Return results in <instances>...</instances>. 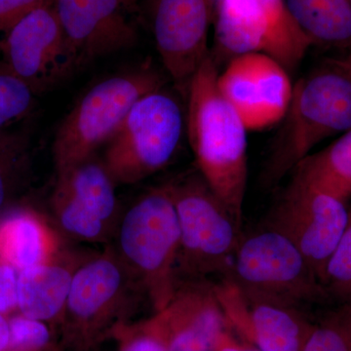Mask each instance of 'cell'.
I'll return each instance as SVG.
<instances>
[{"label":"cell","instance_id":"e0dca14e","mask_svg":"<svg viewBox=\"0 0 351 351\" xmlns=\"http://www.w3.org/2000/svg\"><path fill=\"white\" fill-rule=\"evenodd\" d=\"M59 239L32 208L12 207L0 214V261L16 269H29L59 255Z\"/></svg>","mask_w":351,"mask_h":351},{"label":"cell","instance_id":"30bf717a","mask_svg":"<svg viewBox=\"0 0 351 351\" xmlns=\"http://www.w3.org/2000/svg\"><path fill=\"white\" fill-rule=\"evenodd\" d=\"M350 213L346 201L293 175L265 228L295 244L322 284L328 260L348 228Z\"/></svg>","mask_w":351,"mask_h":351},{"label":"cell","instance_id":"6da1fadb","mask_svg":"<svg viewBox=\"0 0 351 351\" xmlns=\"http://www.w3.org/2000/svg\"><path fill=\"white\" fill-rule=\"evenodd\" d=\"M218 75L210 54L186 90V130L201 177L241 226L248 181V129L219 91Z\"/></svg>","mask_w":351,"mask_h":351},{"label":"cell","instance_id":"5bb4252c","mask_svg":"<svg viewBox=\"0 0 351 351\" xmlns=\"http://www.w3.org/2000/svg\"><path fill=\"white\" fill-rule=\"evenodd\" d=\"M133 0H53L77 66L133 47L138 36L127 12Z\"/></svg>","mask_w":351,"mask_h":351},{"label":"cell","instance_id":"e575fe53","mask_svg":"<svg viewBox=\"0 0 351 351\" xmlns=\"http://www.w3.org/2000/svg\"><path fill=\"white\" fill-rule=\"evenodd\" d=\"M350 4H351V0H350Z\"/></svg>","mask_w":351,"mask_h":351},{"label":"cell","instance_id":"f1b7e54d","mask_svg":"<svg viewBox=\"0 0 351 351\" xmlns=\"http://www.w3.org/2000/svg\"><path fill=\"white\" fill-rule=\"evenodd\" d=\"M19 270L0 261V313L9 315L18 311Z\"/></svg>","mask_w":351,"mask_h":351},{"label":"cell","instance_id":"9a60e30c","mask_svg":"<svg viewBox=\"0 0 351 351\" xmlns=\"http://www.w3.org/2000/svg\"><path fill=\"white\" fill-rule=\"evenodd\" d=\"M226 320L239 327L260 351H302L301 323L292 306L239 285L232 276L213 284Z\"/></svg>","mask_w":351,"mask_h":351},{"label":"cell","instance_id":"7402d4cb","mask_svg":"<svg viewBox=\"0 0 351 351\" xmlns=\"http://www.w3.org/2000/svg\"><path fill=\"white\" fill-rule=\"evenodd\" d=\"M31 140L23 131L0 130V214L14 207L31 173Z\"/></svg>","mask_w":351,"mask_h":351},{"label":"cell","instance_id":"83f0119b","mask_svg":"<svg viewBox=\"0 0 351 351\" xmlns=\"http://www.w3.org/2000/svg\"><path fill=\"white\" fill-rule=\"evenodd\" d=\"M52 2L53 0H0V36H5L32 11Z\"/></svg>","mask_w":351,"mask_h":351},{"label":"cell","instance_id":"52a82bcc","mask_svg":"<svg viewBox=\"0 0 351 351\" xmlns=\"http://www.w3.org/2000/svg\"><path fill=\"white\" fill-rule=\"evenodd\" d=\"M184 130V114L174 96L156 90L132 107L107 144L103 162L115 184H136L170 162Z\"/></svg>","mask_w":351,"mask_h":351},{"label":"cell","instance_id":"9c48e42d","mask_svg":"<svg viewBox=\"0 0 351 351\" xmlns=\"http://www.w3.org/2000/svg\"><path fill=\"white\" fill-rule=\"evenodd\" d=\"M232 271L242 287L288 306L328 295L302 252L269 228L241 239Z\"/></svg>","mask_w":351,"mask_h":351},{"label":"cell","instance_id":"4dcf8cb0","mask_svg":"<svg viewBox=\"0 0 351 351\" xmlns=\"http://www.w3.org/2000/svg\"><path fill=\"white\" fill-rule=\"evenodd\" d=\"M10 348V329L8 317L0 313V351L9 350Z\"/></svg>","mask_w":351,"mask_h":351},{"label":"cell","instance_id":"d4e9b609","mask_svg":"<svg viewBox=\"0 0 351 351\" xmlns=\"http://www.w3.org/2000/svg\"><path fill=\"white\" fill-rule=\"evenodd\" d=\"M348 228L325 267L322 286L328 295L351 302V210Z\"/></svg>","mask_w":351,"mask_h":351},{"label":"cell","instance_id":"ba28073f","mask_svg":"<svg viewBox=\"0 0 351 351\" xmlns=\"http://www.w3.org/2000/svg\"><path fill=\"white\" fill-rule=\"evenodd\" d=\"M217 49L234 58L261 53L295 69L313 45L295 25L285 0H214Z\"/></svg>","mask_w":351,"mask_h":351},{"label":"cell","instance_id":"f546056e","mask_svg":"<svg viewBox=\"0 0 351 351\" xmlns=\"http://www.w3.org/2000/svg\"><path fill=\"white\" fill-rule=\"evenodd\" d=\"M215 351H260L254 350V348H244L232 341L225 332H221L219 335L218 341H217Z\"/></svg>","mask_w":351,"mask_h":351},{"label":"cell","instance_id":"cb8c5ba5","mask_svg":"<svg viewBox=\"0 0 351 351\" xmlns=\"http://www.w3.org/2000/svg\"><path fill=\"white\" fill-rule=\"evenodd\" d=\"M36 93L0 64V130L31 113Z\"/></svg>","mask_w":351,"mask_h":351},{"label":"cell","instance_id":"8fae6325","mask_svg":"<svg viewBox=\"0 0 351 351\" xmlns=\"http://www.w3.org/2000/svg\"><path fill=\"white\" fill-rule=\"evenodd\" d=\"M2 66L36 94L56 85L78 68L52 3L32 11L0 40Z\"/></svg>","mask_w":351,"mask_h":351},{"label":"cell","instance_id":"277c9868","mask_svg":"<svg viewBox=\"0 0 351 351\" xmlns=\"http://www.w3.org/2000/svg\"><path fill=\"white\" fill-rule=\"evenodd\" d=\"M143 295L112 246L80 263L64 308V339L75 351L101 345L121 325Z\"/></svg>","mask_w":351,"mask_h":351},{"label":"cell","instance_id":"4fadbf2b","mask_svg":"<svg viewBox=\"0 0 351 351\" xmlns=\"http://www.w3.org/2000/svg\"><path fill=\"white\" fill-rule=\"evenodd\" d=\"M214 0H154L152 32L164 68L176 84L188 90L191 78L210 56Z\"/></svg>","mask_w":351,"mask_h":351},{"label":"cell","instance_id":"d6986e66","mask_svg":"<svg viewBox=\"0 0 351 351\" xmlns=\"http://www.w3.org/2000/svg\"><path fill=\"white\" fill-rule=\"evenodd\" d=\"M285 4L313 45L351 51L350 0H285Z\"/></svg>","mask_w":351,"mask_h":351},{"label":"cell","instance_id":"4316f807","mask_svg":"<svg viewBox=\"0 0 351 351\" xmlns=\"http://www.w3.org/2000/svg\"><path fill=\"white\" fill-rule=\"evenodd\" d=\"M348 327L329 325L307 336L302 351H351V316Z\"/></svg>","mask_w":351,"mask_h":351},{"label":"cell","instance_id":"1f68e13d","mask_svg":"<svg viewBox=\"0 0 351 351\" xmlns=\"http://www.w3.org/2000/svg\"><path fill=\"white\" fill-rule=\"evenodd\" d=\"M326 63L341 69L351 78V51L348 52V54H346L345 56L328 59Z\"/></svg>","mask_w":351,"mask_h":351},{"label":"cell","instance_id":"8992f818","mask_svg":"<svg viewBox=\"0 0 351 351\" xmlns=\"http://www.w3.org/2000/svg\"><path fill=\"white\" fill-rule=\"evenodd\" d=\"M180 230L179 269L191 278L232 271L241 226L199 173L166 184Z\"/></svg>","mask_w":351,"mask_h":351},{"label":"cell","instance_id":"d590c367","mask_svg":"<svg viewBox=\"0 0 351 351\" xmlns=\"http://www.w3.org/2000/svg\"><path fill=\"white\" fill-rule=\"evenodd\" d=\"M117 351H119V350H117Z\"/></svg>","mask_w":351,"mask_h":351},{"label":"cell","instance_id":"7a4b0ae2","mask_svg":"<svg viewBox=\"0 0 351 351\" xmlns=\"http://www.w3.org/2000/svg\"><path fill=\"white\" fill-rule=\"evenodd\" d=\"M112 248L154 311L165 308L175 294L180 251L179 223L166 184L122 215Z\"/></svg>","mask_w":351,"mask_h":351},{"label":"cell","instance_id":"3957f363","mask_svg":"<svg viewBox=\"0 0 351 351\" xmlns=\"http://www.w3.org/2000/svg\"><path fill=\"white\" fill-rule=\"evenodd\" d=\"M326 64V68L302 78L293 89L265 168L269 184L293 172L321 142L351 129V78Z\"/></svg>","mask_w":351,"mask_h":351},{"label":"cell","instance_id":"2e32d148","mask_svg":"<svg viewBox=\"0 0 351 351\" xmlns=\"http://www.w3.org/2000/svg\"><path fill=\"white\" fill-rule=\"evenodd\" d=\"M156 313L167 351H215L226 322L213 284L198 279L178 282L168 306Z\"/></svg>","mask_w":351,"mask_h":351},{"label":"cell","instance_id":"ffe728a7","mask_svg":"<svg viewBox=\"0 0 351 351\" xmlns=\"http://www.w3.org/2000/svg\"><path fill=\"white\" fill-rule=\"evenodd\" d=\"M114 186L103 159L95 156L57 173L56 188L75 198L110 226L117 219Z\"/></svg>","mask_w":351,"mask_h":351},{"label":"cell","instance_id":"484cf974","mask_svg":"<svg viewBox=\"0 0 351 351\" xmlns=\"http://www.w3.org/2000/svg\"><path fill=\"white\" fill-rule=\"evenodd\" d=\"M10 348L15 351H43L50 346L52 332L47 323L22 313L8 317Z\"/></svg>","mask_w":351,"mask_h":351},{"label":"cell","instance_id":"ac0fdd59","mask_svg":"<svg viewBox=\"0 0 351 351\" xmlns=\"http://www.w3.org/2000/svg\"><path fill=\"white\" fill-rule=\"evenodd\" d=\"M80 263L61 254L48 262L21 270L18 278V311L44 321L62 319L73 274Z\"/></svg>","mask_w":351,"mask_h":351},{"label":"cell","instance_id":"603a6c76","mask_svg":"<svg viewBox=\"0 0 351 351\" xmlns=\"http://www.w3.org/2000/svg\"><path fill=\"white\" fill-rule=\"evenodd\" d=\"M53 211L64 233L87 242L103 241L110 226L62 189L55 188Z\"/></svg>","mask_w":351,"mask_h":351},{"label":"cell","instance_id":"836d02e7","mask_svg":"<svg viewBox=\"0 0 351 351\" xmlns=\"http://www.w3.org/2000/svg\"><path fill=\"white\" fill-rule=\"evenodd\" d=\"M7 351H15V350H7Z\"/></svg>","mask_w":351,"mask_h":351},{"label":"cell","instance_id":"44dd1931","mask_svg":"<svg viewBox=\"0 0 351 351\" xmlns=\"http://www.w3.org/2000/svg\"><path fill=\"white\" fill-rule=\"evenodd\" d=\"M293 175L346 202L351 195V129L326 149L309 154Z\"/></svg>","mask_w":351,"mask_h":351},{"label":"cell","instance_id":"5b68a950","mask_svg":"<svg viewBox=\"0 0 351 351\" xmlns=\"http://www.w3.org/2000/svg\"><path fill=\"white\" fill-rule=\"evenodd\" d=\"M162 86L160 73L145 66L106 78L88 90L55 135L53 157L57 173L94 156L114 136L132 107Z\"/></svg>","mask_w":351,"mask_h":351},{"label":"cell","instance_id":"d6a6232c","mask_svg":"<svg viewBox=\"0 0 351 351\" xmlns=\"http://www.w3.org/2000/svg\"><path fill=\"white\" fill-rule=\"evenodd\" d=\"M98 346H95V348H91V350H86V351H99V350H98Z\"/></svg>","mask_w":351,"mask_h":351},{"label":"cell","instance_id":"7c38bea8","mask_svg":"<svg viewBox=\"0 0 351 351\" xmlns=\"http://www.w3.org/2000/svg\"><path fill=\"white\" fill-rule=\"evenodd\" d=\"M218 86L248 130H263L282 121L294 89L287 69L261 53L232 58L219 73Z\"/></svg>","mask_w":351,"mask_h":351}]
</instances>
